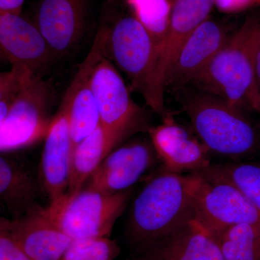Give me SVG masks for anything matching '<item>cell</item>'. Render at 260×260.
<instances>
[{
  "label": "cell",
  "mask_w": 260,
  "mask_h": 260,
  "mask_svg": "<svg viewBox=\"0 0 260 260\" xmlns=\"http://www.w3.org/2000/svg\"><path fill=\"white\" fill-rule=\"evenodd\" d=\"M194 174L164 171L135 198L130 213L129 239L143 254L195 218Z\"/></svg>",
  "instance_id": "1"
},
{
  "label": "cell",
  "mask_w": 260,
  "mask_h": 260,
  "mask_svg": "<svg viewBox=\"0 0 260 260\" xmlns=\"http://www.w3.org/2000/svg\"><path fill=\"white\" fill-rule=\"evenodd\" d=\"M259 42L260 15H251L188 86L256 111L254 56Z\"/></svg>",
  "instance_id": "2"
},
{
  "label": "cell",
  "mask_w": 260,
  "mask_h": 260,
  "mask_svg": "<svg viewBox=\"0 0 260 260\" xmlns=\"http://www.w3.org/2000/svg\"><path fill=\"white\" fill-rule=\"evenodd\" d=\"M174 90L195 133L208 150L236 157L255 151L258 133L242 109L192 87Z\"/></svg>",
  "instance_id": "3"
},
{
  "label": "cell",
  "mask_w": 260,
  "mask_h": 260,
  "mask_svg": "<svg viewBox=\"0 0 260 260\" xmlns=\"http://www.w3.org/2000/svg\"><path fill=\"white\" fill-rule=\"evenodd\" d=\"M104 55L124 73L147 104L151 100L157 54L148 30L133 13L118 15L99 27Z\"/></svg>",
  "instance_id": "4"
},
{
  "label": "cell",
  "mask_w": 260,
  "mask_h": 260,
  "mask_svg": "<svg viewBox=\"0 0 260 260\" xmlns=\"http://www.w3.org/2000/svg\"><path fill=\"white\" fill-rule=\"evenodd\" d=\"M130 194L129 189L105 194L83 188L74 194L65 193L46 208L51 218L73 240L109 237Z\"/></svg>",
  "instance_id": "5"
},
{
  "label": "cell",
  "mask_w": 260,
  "mask_h": 260,
  "mask_svg": "<svg viewBox=\"0 0 260 260\" xmlns=\"http://www.w3.org/2000/svg\"><path fill=\"white\" fill-rule=\"evenodd\" d=\"M51 80L32 77L15 95L1 129L0 151L24 148L45 138L53 117Z\"/></svg>",
  "instance_id": "6"
},
{
  "label": "cell",
  "mask_w": 260,
  "mask_h": 260,
  "mask_svg": "<svg viewBox=\"0 0 260 260\" xmlns=\"http://www.w3.org/2000/svg\"><path fill=\"white\" fill-rule=\"evenodd\" d=\"M90 84L99 109L101 125L116 146L140 129L144 114L131 99L118 70L105 56L94 66Z\"/></svg>",
  "instance_id": "7"
},
{
  "label": "cell",
  "mask_w": 260,
  "mask_h": 260,
  "mask_svg": "<svg viewBox=\"0 0 260 260\" xmlns=\"http://www.w3.org/2000/svg\"><path fill=\"white\" fill-rule=\"evenodd\" d=\"M195 219L216 240L233 225L260 222V211L234 186L194 172Z\"/></svg>",
  "instance_id": "8"
},
{
  "label": "cell",
  "mask_w": 260,
  "mask_h": 260,
  "mask_svg": "<svg viewBox=\"0 0 260 260\" xmlns=\"http://www.w3.org/2000/svg\"><path fill=\"white\" fill-rule=\"evenodd\" d=\"M215 6V0H171L170 17L152 85L149 107L160 115L167 116L164 107L165 80L179 49L186 39L207 19Z\"/></svg>",
  "instance_id": "9"
},
{
  "label": "cell",
  "mask_w": 260,
  "mask_h": 260,
  "mask_svg": "<svg viewBox=\"0 0 260 260\" xmlns=\"http://www.w3.org/2000/svg\"><path fill=\"white\" fill-rule=\"evenodd\" d=\"M88 15V0H41L32 23L56 61L68 57L78 47Z\"/></svg>",
  "instance_id": "10"
},
{
  "label": "cell",
  "mask_w": 260,
  "mask_h": 260,
  "mask_svg": "<svg viewBox=\"0 0 260 260\" xmlns=\"http://www.w3.org/2000/svg\"><path fill=\"white\" fill-rule=\"evenodd\" d=\"M155 156L158 155L151 142L130 141L111 152L83 188L105 194L127 190L153 165Z\"/></svg>",
  "instance_id": "11"
},
{
  "label": "cell",
  "mask_w": 260,
  "mask_h": 260,
  "mask_svg": "<svg viewBox=\"0 0 260 260\" xmlns=\"http://www.w3.org/2000/svg\"><path fill=\"white\" fill-rule=\"evenodd\" d=\"M0 54L42 78L56 61L35 24L14 13H0Z\"/></svg>",
  "instance_id": "12"
},
{
  "label": "cell",
  "mask_w": 260,
  "mask_h": 260,
  "mask_svg": "<svg viewBox=\"0 0 260 260\" xmlns=\"http://www.w3.org/2000/svg\"><path fill=\"white\" fill-rule=\"evenodd\" d=\"M46 208L17 218L0 216V225L32 260H60L73 239L51 218Z\"/></svg>",
  "instance_id": "13"
},
{
  "label": "cell",
  "mask_w": 260,
  "mask_h": 260,
  "mask_svg": "<svg viewBox=\"0 0 260 260\" xmlns=\"http://www.w3.org/2000/svg\"><path fill=\"white\" fill-rule=\"evenodd\" d=\"M230 36L210 18L195 29L181 46L165 80V89L188 86L216 55Z\"/></svg>",
  "instance_id": "14"
},
{
  "label": "cell",
  "mask_w": 260,
  "mask_h": 260,
  "mask_svg": "<svg viewBox=\"0 0 260 260\" xmlns=\"http://www.w3.org/2000/svg\"><path fill=\"white\" fill-rule=\"evenodd\" d=\"M150 142L164 164V171L180 174L186 171L200 172L210 165L208 149L172 116L148 130Z\"/></svg>",
  "instance_id": "15"
},
{
  "label": "cell",
  "mask_w": 260,
  "mask_h": 260,
  "mask_svg": "<svg viewBox=\"0 0 260 260\" xmlns=\"http://www.w3.org/2000/svg\"><path fill=\"white\" fill-rule=\"evenodd\" d=\"M104 55L103 39L98 30L88 55L80 65L62 99L68 109L73 148L100 125V116L90 84L94 66Z\"/></svg>",
  "instance_id": "16"
},
{
  "label": "cell",
  "mask_w": 260,
  "mask_h": 260,
  "mask_svg": "<svg viewBox=\"0 0 260 260\" xmlns=\"http://www.w3.org/2000/svg\"><path fill=\"white\" fill-rule=\"evenodd\" d=\"M72 151L68 106L62 101L46 135L42 153V186L49 203L68 191Z\"/></svg>",
  "instance_id": "17"
},
{
  "label": "cell",
  "mask_w": 260,
  "mask_h": 260,
  "mask_svg": "<svg viewBox=\"0 0 260 260\" xmlns=\"http://www.w3.org/2000/svg\"><path fill=\"white\" fill-rule=\"evenodd\" d=\"M143 255L146 260H224L216 239L195 218Z\"/></svg>",
  "instance_id": "18"
},
{
  "label": "cell",
  "mask_w": 260,
  "mask_h": 260,
  "mask_svg": "<svg viewBox=\"0 0 260 260\" xmlns=\"http://www.w3.org/2000/svg\"><path fill=\"white\" fill-rule=\"evenodd\" d=\"M42 193L28 171L0 154V216L17 218L44 208Z\"/></svg>",
  "instance_id": "19"
},
{
  "label": "cell",
  "mask_w": 260,
  "mask_h": 260,
  "mask_svg": "<svg viewBox=\"0 0 260 260\" xmlns=\"http://www.w3.org/2000/svg\"><path fill=\"white\" fill-rule=\"evenodd\" d=\"M115 147L101 124L78 143L72 152L69 186L66 193L74 194L81 190L101 162Z\"/></svg>",
  "instance_id": "20"
},
{
  "label": "cell",
  "mask_w": 260,
  "mask_h": 260,
  "mask_svg": "<svg viewBox=\"0 0 260 260\" xmlns=\"http://www.w3.org/2000/svg\"><path fill=\"white\" fill-rule=\"evenodd\" d=\"M203 177L225 181L234 186L260 211V164H218L197 172Z\"/></svg>",
  "instance_id": "21"
},
{
  "label": "cell",
  "mask_w": 260,
  "mask_h": 260,
  "mask_svg": "<svg viewBox=\"0 0 260 260\" xmlns=\"http://www.w3.org/2000/svg\"><path fill=\"white\" fill-rule=\"evenodd\" d=\"M217 242L224 260H260V222L233 225Z\"/></svg>",
  "instance_id": "22"
},
{
  "label": "cell",
  "mask_w": 260,
  "mask_h": 260,
  "mask_svg": "<svg viewBox=\"0 0 260 260\" xmlns=\"http://www.w3.org/2000/svg\"><path fill=\"white\" fill-rule=\"evenodd\" d=\"M126 2L132 13L144 25L150 34L156 51L158 61L167 35L171 0H126Z\"/></svg>",
  "instance_id": "23"
},
{
  "label": "cell",
  "mask_w": 260,
  "mask_h": 260,
  "mask_svg": "<svg viewBox=\"0 0 260 260\" xmlns=\"http://www.w3.org/2000/svg\"><path fill=\"white\" fill-rule=\"evenodd\" d=\"M120 251L116 241L109 237L75 239L60 260H115Z\"/></svg>",
  "instance_id": "24"
},
{
  "label": "cell",
  "mask_w": 260,
  "mask_h": 260,
  "mask_svg": "<svg viewBox=\"0 0 260 260\" xmlns=\"http://www.w3.org/2000/svg\"><path fill=\"white\" fill-rule=\"evenodd\" d=\"M32 77L31 72L22 66H12L9 71L0 73V100L16 95Z\"/></svg>",
  "instance_id": "25"
},
{
  "label": "cell",
  "mask_w": 260,
  "mask_h": 260,
  "mask_svg": "<svg viewBox=\"0 0 260 260\" xmlns=\"http://www.w3.org/2000/svg\"><path fill=\"white\" fill-rule=\"evenodd\" d=\"M0 260H32L0 225Z\"/></svg>",
  "instance_id": "26"
},
{
  "label": "cell",
  "mask_w": 260,
  "mask_h": 260,
  "mask_svg": "<svg viewBox=\"0 0 260 260\" xmlns=\"http://www.w3.org/2000/svg\"><path fill=\"white\" fill-rule=\"evenodd\" d=\"M260 0H215V5L224 12H234L243 9Z\"/></svg>",
  "instance_id": "27"
},
{
  "label": "cell",
  "mask_w": 260,
  "mask_h": 260,
  "mask_svg": "<svg viewBox=\"0 0 260 260\" xmlns=\"http://www.w3.org/2000/svg\"><path fill=\"white\" fill-rule=\"evenodd\" d=\"M25 0H0V13L20 14Z\"/></svg>",
  "instance_id": "28"
},
{
  "label": "cell",
  "mask_w": 260,
  "mask_h": 260,
  "mask_svg": "<svg viewBox=\"0 0 260 260\" xmlns=\"http://www.w3.org/2000/svg\"><path fill=\"white\" fill-rule=\"evenodd\" d=\"M254 83L256 94L259 102L260 100V42L256 48L255 56H254ZM259 103V102H258Z\"/></svg>",
  "instance_id": "29"
},
{
  "label": "cell",
  "mask_w": 260,
  "mask_h": 260,
  "mask_svg": "<svg viewBox=\"0 0 260 260\" xmlns=\"http://www.w3.org/2000/svg\"><path fill=\"white\" fill-rule=\"evenodd\" d=\"M15 97V96L7 98V99L0 100V129H1L2 126H3V122H4L10 106L14 100Z\"/></svg>",
  "instance_id": "30"
},
{
  "label": "cell",
  "mask_w": 260,
  "mask_h": 260,
  "mask_svg": "<svg viewBox=\"0 0 260 260\" xmlns=\"http://www.w3.org/2000/svg\"><path fill=\"white\" fill-rule=\"evenodd\" d=\"M256 112H259V114H260V100H259V103H258L257 107H256Z\"/></svg>",
  "instance_id": "31"
}]
</instances>
